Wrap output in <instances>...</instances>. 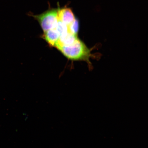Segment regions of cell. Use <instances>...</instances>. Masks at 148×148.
<instances>
[{
	"label": "cell",
	"instance_id": "1",
	"mask_svg": "<svg viewBox=\"0 0 148 148\" xmlns=\"http://www.w3.org/2000/svg\"><path fill=\"white\" fill-rule=\"evenodd\" d=\"M66 58L73 60L84 61L90 65V51L84 42L79 39L71 45L57 48Z\"/></svg>",
	"mask_w": 148,
	"mask_h": 148
},
{
	"label": "cell",
	"instance_id": "2",
	"mask_svg": "<svg viewBox=\"0 0 148 148\" xmlns=\"http://www.w3.org/2000/svg\"><path fill=\"white\" fill-rule=\"evenodd\" d=\"M32 16L38 22L45 32L56 27L58 20V8L49 9L41 14Z\"/></svg>",
	"mask_w": 148,
	"mask_h": 148
},
{
	"label": "cell",
	"instance_id": "3",
	"mask_svg": "<svg viewBox=\"0 0 148 148\" xmlns=\"http://www.w3.org/2000/svg\"><path fill=\"white\" fill-rule=\"evenodd\" d=\"M78 39L77 35L68 32L60 35L58 41L55 44L54 47L57 48L61 46L71 45Z\"/></svg>",
	"mask_w": 148,
	"mask_h": 148
},
{
	"label": "cell",
	"instance_id": "4",
	"mask_svg": "<svg viewBox=\"0 0 148 148\" xmlns=\"http://www.w3.org/2000/svg\"><path fill=\"white\" fill-rule=\"evenodd\" d=\"M58 17L67 26L73 22L75 18L71 9L66 7L62 9L58 8Z\"/></svg>",
	"mask_w": 148,
	"mask_h": 148
},
{
	"label": "cell",
	"instance_id": "5",
	"mask_svg": "<svg viewBox=\"0 0 148 148\" xmlns=\"http://www.w3.org/2000/svg\"><path fill=\"white\" fill-rule=\"evenodd\" d=\"M60 34L55 28L44 32L42 36L46 41L51 46H54L60 38Z\"/></svg>",
	"mask_w": 148,
	"mask_h": 148
},
{
	"label": "cell",
	"instance_id": "6",
	"mask_svg": "<svg viewBox=\"0 0 148 148\" xmlns=\"http://www.w3.org/2000/svg\"><path fill=\"white\" fill-rule=\"evenodd\" d=\"M68 31L74 34L77 35L79 29V23L78 19L75 18L73 22L68 26Z\"/></svg>",
	"mask_w": 148,
	"mask_h": 148
},
{
	"label": "cell",
	"instance_id": "7",
	"mask_svg": "<svg viewBox=\"0 0 148 148\" xmlns=\"http://www.w3.org/2000/svg\"><path fill=\"white\" fill-rule=\"evenodd\" d=\"M56 29L58 31L60 36L61 35L64 34L68 31V26L66 25L65 24L61 21L58 17V20L57 21L56 27H55Z\"/></svg>",
	"mask_w": 148,
	"mask_h": 148
}]
</instances>
